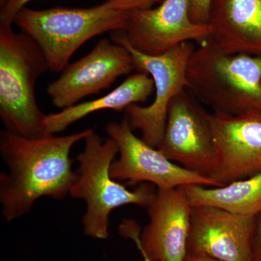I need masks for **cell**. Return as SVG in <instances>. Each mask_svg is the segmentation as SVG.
Instances as JSON below:
<instances>
[{"instance_id":"cell-3","label":"cell","mask_w":261,"mask_h":261,"mask_svg":"<svg viewBox=\"0 0 261 261\" xmlns=\"http://www.w3.org/2000/svg\"><path fill=\"white\" fill-rule=\"evenodd\" d=\"M187 90L214 113L261 111V56L221 51L204 42L187 69Z\"/></svg>"},{"instance_id":"cell-21","label":"cell","mask_w":261,"mask_h":261,"mask_svg":"<svg viewBox=\"0 0 261 261\" xmlns=\"http://www.w3.org/2000/svg\"><path fill=\"white\" fill-rule=\"evenodd\" d=\"M185 261H221L218 259L214 258L205 255H199V254H187Z\"/></svg>"},{"instance_id":"cell-5","label":"cell","mask_w":261,"mask_h":261,"mask_svg":"<svg viewBox=\"0 0 261 261\" xmlns=\"http://www.w3.org/2000/svg\"><path fill=\"white\" fill-rule=\"evenodd\" d=\"M126 22V12L114 9L107 1L89 8L34 10L25 6L13 20L37 43L49 70L55 73L66 68L84 43L106 32L124 30Z\"/></svg>"},{"instance_id":"cell-17","label":"cell","mask_w":261,"mask_h":261,"mask_svg":"<svg viewBox=\"0 0 261 261\" xmlns=\"http://www.w3.org/2000/svg\"><path fill=\"white\" fill-rule=\"evenodd\" d=\"M114 9L122 12L134 10H145L160 5L164 0H106Z\"/></svg>"},{"instance_id":"cell-15","label":"cell","mask_w":261,"mask_h":261,"mask_svg":"<svg viewBox=\"0 0 261 261\" xmlns=\"http://www.w3.org/2000/svg\"><path fill=\"white\" fill-rule=\"evenodd\" d=\"M154 92L153 80L148 73L140 72L130 75L106 95L64 108L61 112L46 115V135H54L89 115L103 110L122 111L130 105L147 102Z\"/></svg>"},{"instance_id":"cell-8","label":"cell","mask_w":261,"mask_h":261,"mask_svg":"<svg viewBox=\"0 0 261 261\" xmlns=\"http://www.w3.org/2000/svg\"><path fill=\"white\" fill-rule=\"evenodd\" d=\"M106 132L118 147L119 159L114 160L110 171L117 181H125L130 185L148 182L157 188L192 185L221 187L211 178L173 162L159 149L137 137L126 118L121 122H110Z\"/></svg>"},{"instance_id":"cell-9","label":"cell","mask_w":261,"mask_h":261,"mask_svg":"<svg viewBox=\"0 0 261 261\" xmlns=\"http://www.w3.org/2000/svg\"><path fill=\"white\" fill-rule=\"evenodd\" d=\"M200 102L187 89L173 97L157 149L173 162L211 178L216 146L209 113Z\"/></svg>"},{"instance_id":"cell-13","label":"cell","mask_w":261,"mask_h":261,"mask_svg":"<svg viewBox=\"0 0 261 261\" xmlns=\"http://www.w3.org/2000/svg\"><path fill=\"white\" fill-rule=\"evenodd\" d=\"M256 216L233 214L214 206H192L188 253L221 261H252Z\"/></svg>"},{"instance_id":"cell-18","label":"cell","mask_w":261,"mask_h":261,"mask_svg":"<svg viewBox=\"0 0 261 261\" xmlns=\"http://www.w3.org/2000/svg\"><path fill=\"white\" fill-rule=\"evenodd\" d=\"M211 0H191L190 16L192 21L201 25H208Z\"/></svg>"},{"instance_id":"cell-6","label":"cell","mask_w":261,"mask_h":261,"mask_svg":"<svg viewBox=\"0 0 261 261\" xmlns=\"http://www.w3.org/2000/svg\"><path fill=\"white\" fill-rule=\"evenodd\" d=\"M111 41L126 48L135 61L136 69L148 73L154 82V99L148 106L130 105L125 118L132 130L142 133V140L157 148L162 140L170 102L187 88V69L195 49L192 42L182 43L160 56H149L130 45L123 30L111 32Z\"/></svg>"},{"instance_id":"cell-12","label":"cell","mask_w":261,"mask_h":261,"mask_svg":"<svg viewBox=\"0 0 261 261\" xmlns=\"http://www.w3.org/2000/svg\"><path fill=\"white\" fill-rule=\"evenodd\" d=\"M190 1L164 0L155 8L126 12V40L137 50L153 56L182 43L205 42L210 27L192 21Z\"/></svg>"},{"instance_id":"cell-19","label":"cell","mask_w":261,"mask_h":261,"mask_svg":"<svg viewBox=\"0 0 261 261\" xmlns=\"http://www.w3.org/2000/svg\"><path fill=\"white\" fill-rule=\"evenodd\" d=\"M32 0H8L4 6L0 8V23L13 24L19 10Z\"/></svg>"},{"instance_id":"cell-7","label":"cell","mask_w":261,"mask_h":261,"mask_svg":"<svg viewBox=\"0 0 261 261\" xmlns=\"http://www.w3.org/2000/svg\"><path fill=\"white\" fill-rule=\"evenodd\" d=\"M192 207L181 187L157 188L153 201L147 207L149 224L141 231L133 220H124L119 232L133 240L140 253L151 260L185 261Z\"/></svg>"},{"instance_id":"cell-14","label":"cell","mask_w":261,"mask_h":261,"mask_svg":"<svg viewBox=\"0 0 261 261\" xmlns=\"http://www.w3.org/2000/svg\"><path fill=\"white\" fill-rule=\"evenodd\" d=\"M208 25L220 50L261 56V0H211Z\"/></svg>"},{"instance_id":"cell-10","label":"cell","mask_w":261,"mask_h":261,"mask_svg":"<svg viewBox=\"0 0 261 261\" xmlns=\"http://www.w3.org/2000/svg\"><path fill=\"white\" fill-rule=\"evenodd\" d=\"M135 69V61L126 47L102 39L87 56L67 65L61 76L48 85L47 94L55 107H71L109 88L117 79Z\"/></svg>"},{"instance_id":"cell-23","label":"cell","mask_w":261,"mask_h":261,"mask_svg":"<svg viewBox=\"0 0 261 261\" xmlns=\"http://www.w3.org/2000/svg\"><path fill=\"white\" fill-rule=\"evenodd\" d=\"M7 1H8V0H0V8L4 6L5 3H7Z\"/></svg>"},{"instance_id":"cell-1","label":"cell","mask_w":261,"mask_h":261,"mask_svg":"<svg viewBox=\"0 0 261 261\" xmlns=\"http://www.w3.org/2000/svg\"><path fill=\"white\" fill-rule=\"evenodd\" d=\"M93 132L27 139L1 132L0 154L9 170L0 173V203L7 221L28 214L41 197L61 200L69 194L75 178L70 149Z\"/></svg>"},{"instance_id":"cell-2","label":"cell","mask_w":261,"mask_h":261,"mask_svg":"<svg viewBox=\"0 0 261 261\" xmlns=\"http://www.w3.org/2000/svg\"><path fill=\"white\" fill-rule=\"evenodd\" d=\"M47 70L45 56L32 37L0 23V118L5 130L27 139L49 136L35 96L36 83Z\"/></svg>"},{"instance_id":"cell-16","label":"cell","mask_w":261,"mask_h":261,"mask_svg":"<svg viewBox=\"0 0 261 261\" xmlns=\"http://www.w3.org/2000/svg\"><path fill=\"white\" fill-rule=\"evenodd\" d=\"M181 187L192 206H214L243 216H257L261 211V172L224 186Z\"/></svg>"},{"instance_id":"cell-20","label":"cell","mask_w":261,"mask_h":261,"mask_svg":"<svg viewBox=\"0 0 261 261\" xmlns=\"http://www.w3.org/2000/svg\"><path fill=\"white\" fill-rule=\"evenodd\" d=\"M252 261H261V211L256 216L253 240H252Z\"/></svg>"},{"instance_id":"cell-22","label":"cell","mask_w":261,"mask_h":261,"mask_svg":"<svg viewBox=\"0 0 261 261\" xmlns=\"http://www.w3.org/2000/svg\"><path fill=\"white\" fill-rule=\"evenodd\" d=\"M141 255H142V257H143V261H153L151 260L150 258H149V257H147V255H145V254L141 253Z\"/></svg>"},{"instance_id":"cell-11","label":"cell","mask_w":261,"mask_h":261,"mask_svg":"<svg viewBox=\"0 0 261 261\" xmlns=\"http://www.w3.org/2000/svg\"><path fill=\"white\" fill-rule=\"evenodd\" d=\"M216 150L211 178L221 186L261 172V111L209 113Z\"/></svg>"},{"instance_id":"cell-4","label":"cell","mask_w":261,"mask_h":261,"mask_svg":"<svg viewBox=\"0 0 261 261\" xmlns=\"http://www.w3.org/2000/svg\"><path fill=\"white\" fill-rule=\"evenodd\" d=\"M85 147L76 159L79 167L75 171V181L69 195L82 199L87 204L82 224L84 233L97 240L109 238V217L117 207L137 205L147 207L153 201L157 189L144 184L134 191L115 180L111 166L118 153L113 139L103 140L95 134L85 139Z\"/></svg>"}]
</instances>
